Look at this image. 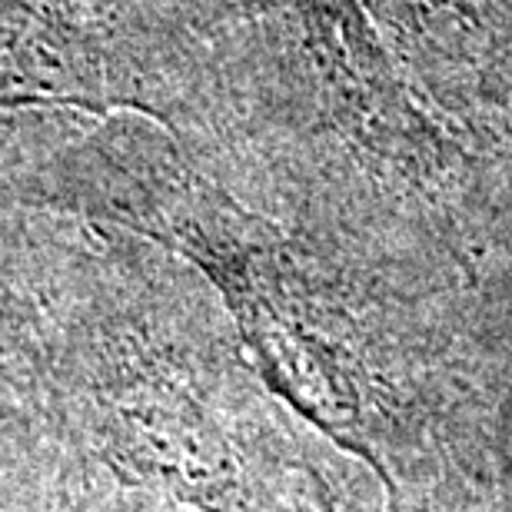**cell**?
<instances>
[{"mask_svg":"<svg viewBox=\"0 0 512 512\" xmlns=\"http://www.w3.org/2000/svg\"><path fill=\"white\" fill-rule=\"evenodd\" d=\"M84 197L220 293L260 380L370 469L386 512L489 509L503 356L483 286H429L283 227L157 140L110 143Z\"/></svg>","mask_w":512,"mask_h":512,"instance_id":"6da1fadb","label":"cell"},{"mask_svg":"<svg viewBox=\"0 0 512 512\" xmlns=\"http://www.w3.org/2000/svg\"><path fill=\"white\" fill-rule=\"evenodd\" d=\"M210 290L173 260L110 250L57 326L67 443L200 512H386L370 469L270 393Z\"/></svg>","mask_w":512,"mask_h":512,"instance_id":"7a4b0ae2","label":"cell"},{"mask_svg":"<svg viewBox=\"0 0 512 512\" xmlns=\"http://www.w3.org/2000/svg\"><path fill=\"white\" fill-rule=\"evenodd\" d=\"M423 104L512 177V0H363Z\"/></svg>","mask_w":512,"mask_h":512,"instance_id":"3957f363","label":"cell"},{"mask_svg":"<svg viewBox=\"0 0 512 512\" xmlns=\"http://www.w3.org/2000/svg\"><path fill=\"white\" fill-rule=\"evenodd\" d=\"M57 326L0 286V479L54 463L64 429L54 409Z\"/></svg>","mask_w":512,"mask_h":512,"instance_id":"277c9868","label":"cell"},{"mask_svg":"<svg viewBox=\"0 0 512 512\" xmlns=\"http://www.w3.org/2000/svg\"><path fill=\"white\" fill-rule=\"evenodd\" d=\"M54 512H200L177 499L127 486L80 456L74 446H64V463L54 493Z\"/></svg>","mask_w":512,"mask_h":512,"instance_id":"5b68a950","label":"cell"},{"mask_svg":"<svg viewBox=\"0 0 512 512\" xmlns=\"http://www.w3.org/2000/svg\"><path fill=\"white\" fill-rule=\"evenodd\" d=\"M493 296L503 353V393H499V439H496V483L486 512H512V273L486 283Z\"/></svg>","mask_w":512,"mask_h":512,"instance_id":"8992f818","label":"cell"}]
</instances>
